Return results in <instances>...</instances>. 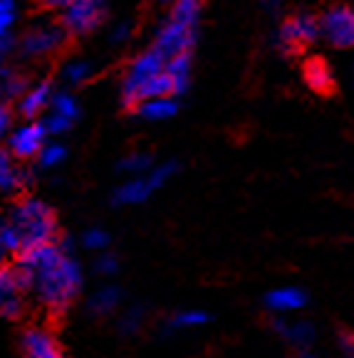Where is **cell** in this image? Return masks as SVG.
Wrapping results in <instances>:
<instances>
[{
	"mask_svg": "<svg viewBox=\"0 0 354 358\" xmlns=\"http://www.w3.org/2000/svg\"><path fill=\"white\" fill-rule=\"evenodd\" d=\"M3 257H6V252H3V250H0V264H3Z\"/></svg>",
	"mask_w": 354,
	"mask_h": 358,
	"instance_id": "8d00e7d4",
	"label": "cell"
},
{
	"mask_svg": "<svg viewBox=\"0 0 354 358\" xmlns=\"http://www.w3.org/2000/svg\"><path fill=\"white\" fill-rule=\"evenodd\" d=\"M18 158L6 151H0V193H15L25 183V171L15 164Z\"/></svg>",
	"mask_w": 354,
	"mask_h": 358,
	"instance_id": "e0dca14e",
	"label": "cell"
},
{
	"mask_svg": "<svg viewBox=\"0 0 354 358\" xmlns=\"http://www.w3.org/2000/svg\"><path fill=\"white\" fill-rule=\"evenodd\" d=\"M18 22V0H0V43L13 40L11 32Z\"/></svg>",
	"mask_w": 354,
	"mask_h": 358,
	"instance_id": "cb8c5ba5",
	"label": "cell"
},
{
	"mask_svg": "<svg viewBox=\"0 0 354 358\" xmlns=\"http://www.w3.org/2000/svg\"><path fill=\"white\" fill-rule=\"evenodd\" d=\"M297 358H322V356H320V353H315V351H310V348H300Z\"/></svg>",
	"mask_w": 354,
	"mask_h": 358,
	"instance_id": "836d02e7",
	"label": "cell"
},
{
	"mask_svg": "<svg viewBox=\"0 0 354 358\" xmlns=\"http://www.w3.org/2000/svg\"><path fill=\"white\" fill-rule=\"evenodd\" d=\"M6 138H8V153L15 156L18 161H27V158H37L40 148L48 141V131H45L43 122L25 119V122L18 124L15 129L11 127Z\"/></svg>",
	"mask_w": 354,
	"mask_h": 358,
	"instance_id": "ba28073f",
	"label": "cell"
},
{
	"mask_svg": "<svg viewBox=\"0 0 354 358\" xmlns=\"http://www.w3.org/2000/svg\"><path fill=\"white\" fill-rule=\"evenodd\" d=\"M151 166H154V158L149 156V153H142V151L129 153L127 158H122V161H119V171H124V173H132V176L147 173Z\"/></svg>",
	"mask_w": 354,
	"mask_h": 358,
	"instance_id": "484cf974",
	"label": "cell"
},
{
	"mask_svg": "<svg viewBox=\"0 0 354 358\" xmlns=\"http://www.w3.org/2000/svg\"><path fill=\"white\" fill-rule=\"evenodd\" d=\"M64 158H67V148L57 141H45V146L37 153V161H40L43 169H57Z\"/></svg>",
	"mask_w": 354,
	"mask_h": 358,
	"instance_id": "603a6c76",
	"label": "cell"
},
{
	"mask_svg": "<svg viewBox=\"0 0 354 358\" xmlns=\"http://www.w3.org/2000/svg\"><path fill=\"white\" fill-rule=\"evenodd\" d=\"M109 0H72L62 10V27L67 35H87L102 25Z\"/></svg>",
	"mask_w": 354,
	"mask_h": 358,
	"instance_id": "5b68a950",
	"label": "cell"
},
{
	"mask_svg": "<svg viewBox=\"0 0 354 358\" xmlns=\"http://www.w3.org/2000/svg\"><path fill=\"white\" fill-rule=\"evenodd\" d=\"M64 27L53 25V22H40L32 30H27L20 37V55L25 57H45V55H53L55 50L62 48L64 43Z\"/></svg>",
	"mask_w": 354,
	"mask_h": 358,
	"instance_id": "9c48e42d",
	"label": "cell"
},
{
	"mask_svg": "<svg viewBox=\"0 0 354 358\" xmlns=\"http://www.w3.org/2000/svg\"><path fill=\"white\" fill-rule=\"evenodd\" d=\"M142 327H144V309H139V306H132L129 311H124V316L119 319V329L124 334H137L142 331Z\"/></svg>",
	"mask_w": 354,
	"mask_h": 358,
	"instance_id": "83f0119b",
	"label": "cell"
},
{
	"mask_svg": "<svg viewBox=\"0 0 354 358\" xmlns=\"http://www.w3.org/2000/svg\"><path fill=\"white\" fill-rule=\"evenodd\" d=\"M302 79H305V85L315 94H322V96H329L334 92V87H337L332 69H329V64L322 57L305 59V64H302Z\"/></svg>",
	"mask_w": 354,
	"mask_h": 358,
	"instance_id": "4fadbf2b",
	"label": "cell"
},
{
	"mask_svg": "<svg viewBox=\"0 0 354 358\" xmlns=\"http://www.w3.org/2000/svg\"><path fill=\"white\" fill-rule=\"evenodd\" d=\"M164 64H166V57L159 50L149 48V50H144V52H139L137 57L132 59V64H129L127 74H124V82H122L124 104L134 106V99H137L139 90L147 85L154 74H159L161 69H164Z\"/></svg>",
	"mask_w": 354,
	"mask_h": 358,
	"instance_id": "277c9868",
	"label": "cell"
},
{
	"mask_svg": "<svg viewBox=\"0 0 354 358\" xmlns=\"http://www.w3.org/2000/svg\"><path fill=\"white\" fill-rule=\"evenodd\" d=\"M11 127H13V111H11V106H8L6 99H0V141L8 136Z\"/></svg>",
	"mask_w": 354,
	"mask_h": 358,
	"instance_id": "f546056e",
	"label": "cell"
},
{
	"mask_svg": "<svg viewBox=\"0 0 354 358\" xmlns=\"http://www.w3.org/2000/svg\"><path fill=\"white\" fill-rule=\"evenodd\" d=\"M273 329L297 348H310L315 341V327L310 322H292L287 316H278L273 322Z\"/></svg>",
	"mask_w": 354,
	"mask_h": 358,
	"instance_id": "9a60e30c",
	"label": "cell"
},
{
	"mask_svg": "<svg viewBox=\"0 0 354 358\" xmlns=\"http://www.w3.org/2000/svg\"><path fill=\"white\" fill-rule=\"evenodd\" d=\"M134 109L147 122H166L179 111V104H176V96H151L134 104Z\"/></svg>",
	"mask_w": 354,
	"mask_h": 358,
	"instance_id": "2e32d148",
	"label": "cell"
},
{
	"mask_svg": "<svg viewBox=\"0 0 354 358\" xmlns=\"http://www.w3.org/2000/svg\"><path fill=\"white\" fill-rule=\"evenodd\" d=\"M0 250H3L6 255L20 252L22 250V240H20V235H18L15 225L8 220V215L0 217Z\"/></svg>",
	"mask_w": 354,
	"mask_h": 358,
	"instance_id": "d4e9b609",
	"label": "cell"
},
{
	"mask_svg": "<svg viewBox=\"0 0 354 358\" xmlns=\"http://www.w3.org/2000/svg\"><path fill=\"white\" fill-rule=\"evenodd\" d=\"M119 301H122V294H119L116 287H102V289H97L95 294L90 296L87 306H90L92 314L107 316V314H111V311H116Z\"/></svg>",
	"mask_w": 354,
	"mask_h": 358,
	"instance_id": "ac0fdd59",
	"label": "cell"
},
{
	"mask_svg": "<svg viewBox=\"0 0 354 358\" xmlns=\"http://www.w3.org/2000/svg\"><path fill=\"white\" fill-rule=\"evenodd\" d=\"M22 353L25 358H64L57 338L43 327H32L22 334Z\"/></svg>",
	"mask_w": 354,
	"mask_h": 358,
	"instance_id": "7c38bea8",
	"label": "cell"
},
{
	"mask_svg": "<svg viewBox=\"0 0 354 358\" xmlns=\"http://www.w3.org/2000/svg\"><path fill=\"white\" fill-rule=\"evenodd\" d=\"M90 74H92V62H87V59H69L62 67V79L64 85L69 87H77L82 82H87Z\"/></svg>",
	"mask_w": 354,
	"mask_h": 358,
	"instance_id": "7402d4cb",
	"label": "cell"
},
{
	"mask_svg": "<svg viewBox=\"0 0 354 358\" xmlns=\"http://www.w3.org/2000/svg\"><path fill=\"white\" fill-rule=\"evenodd\" d=\"M27 82L25 77L11 69L8 64H0V99H18V96L25 92Z\"/></svg>",
	"mask_w": 354,
	"mask_h": 358,
	"instance_id": "d6986e66",
	"label": "cell"
},
{
	"mask_svg": "<svg viewBox=\"0 0 354 358\" xmlns=\"http://www.w3.org/2000/svg\"><path fill=\"white\" fill-rule=\"evenodd\" d=\"M320 37V22L312 13H295L282 22L278 32V45L287 55H297Z\"/></svg>",
	"mask_w": 354,
	"mask_h": 358,
	"instance_id": "8992f818",
	"label": "cell"
},
{
	"mask_svg": "<svg viewBox=\"0 0 354 358\" xmlns=\"http://www.w3.org/2000/svg\"><path fill=\"white\" fill-rule=\"evenodd\" d=\"M27 285L18 267H3L0 264V316L18 319L25 309Z\"/></svg>",
	"mask_w": 354,
	"mask_h": 358,
	"instance_id": "30bf717a",
	"label": "cell"
},
{
	"mask_svg": "<svg viewBox=\"0 0 354 358\" xmlns=\"http://www.w3.org/2000/svg\"><path fill=\"white\" fill-rule=\"evenodd\" d=\"M159 6H174V0H156Z\"/></svg>",
	"mask_w": 354,
	"mask_h": 358,
	"instance_id": "d590c367",
	"label": "cell"
},
{
	"mask_svg": "<svg viewBox=\"0 0 354 358\" xmlns=\"http://www.w3.org/2000/svg\"><path fill=\"white\" fill-rule=\"evenodd\" d=\"M45 8H50V10H64V8L72 3V0H40Z\"/></svg>",
	"mask_w": 354,
	"mask_h": 358,
	"instance_id": "d6a6232c",
	"label": "cell"
},
{
	"mask_svg": "<svg viewBox=\"0 0 354 358\" xmlns=\"http://www.w3.org/2000/svg\"><path fill=\"white\" fill-rule=\"evenodd\" d=\"M82 245L92 252H102V250L109 248V232H104L102 227H90V230L82 235Z\"/></svg>",
	"mask_w": 354,
	"mask_h": 358,
	"instance_id": "4316f807",
	"label": "cell"
},
{
	"mask_svg": "<svg viewBox=\"0 0 354 358\" xmlns=\"http://www.w3.org/2000/svg\"><path fill=\"white\" fill-rule=\"evenodd\" d=\"M282 0H263V6L268 8V10H278V6H280Z\"/></svg>",
	"mask_w": 354,
	"mask_h": 358,
	"instance_id": "e575fe53",
	"label": "cell"
},
{
	"mask_svg": "<svg viewBox=\"0 0 354 358\" xmlns=\"http://www.w3.org/2000/svg\"><path fill=\"white\" fill-rule=\"evenodd\" d=\"M50 114H57L67 122H77L80 119V104L69 92H53V99H50Z\"/></svg>",
	"mask_w": 354,
	"mask_h": 358,
	"instance_id": "44dd1931",
	"label": "cell"
},
{
	"mask_svg": "<svg viewBox=\"0 0 354 358\" xmlns=\"http://www.w3.org/2000/svg\"><path fill=\"white\" fill-rule=\"evenodd\" d=\"M53 92L55 90L50 82H37V85H32V87H25V92L18 96V114H20L22 119H35V116H40L50 106Z\"/></svg>",
	"mask_w": 354,
	"mask_h": 358,
	"instance_id": "5bb4252c",
	"label": "cell"
},
{
	"mask_svg": "<svg viewBox=\"0 0 354 358\" xmlns=\"http://www.w3.org/2000/svg\"><path fill=\"white\" fill-rule=\"evenodd\" d=\"M339 343H342V348L347 351V356L354 358V334H344V336L339 338Z\"/></svg>",
	"mask_w": 354,
	"mask_h": 358,
	"instance_id": "1f68e13d",
	"label": "cell"
},
{
	"mask_svg": "<svg viewBox=\"0 0 354 358\" xmlns=\"http://www.w3.org/2000/svg\"><path fill=\"white\" fill-rule=\"evenodd\" d=\"M320 35L332 48H354V6H332L318 17Z\"/></svg>",
	"mask_w": 354,
	"mask_h": 358,
	"instance_id": "52a82bcc",
	"label": "cell"
},
{
	"mask_svg": "<svg viewBox=\"0 0 354 358\" xmlns=\"http://www.w3.org/2000/svg\"><path fill=\"white\" fill-rule=\"evenodd\" d=\"M265 309L273 311L275 316H290L295 311H302L310 301L307 292L302 287L285 285V287H275L265 294Z\"/></svg>",
	"mask_w": 354,
	"mask_h": 358,
	"instance_id": "8fae6325",
	"label": "cell"
},
{
	"mask_svg": "<svg viewBox=\"0 0 354 358\" xmlns=\"http://www.w3.org/2000/svg\"><path fill=\"white\" fill-rule=\"evenodd\" d=\"M176 173V164H161L151 166L147 173L132 176L127 183H122L114 190V203L116 206H139L147 203L159 188H164Z\"/></svg>",
	"mask_w": 354,
	"mask_h": 358,
	"instance_id": "3957f363",
	"label": "cell"
},
{
	"mask_svg": "<svg viewBox=\"0 0 354 358\" xmlns=\"http://www.w3.org/2000/svg\"><path fill=\"white\" fill-rule=\"evenodd\" d=\"M95 269L100 274L111 277V274H116V269H119V259H116L111 252H102L100 257H97V262H95Z\"/></svg>",
	"mask_w": 354,
	"mask_h": 358,
	"instance_id": "f1b7e54d",
	"label": "cell"
},
{
	"mask_svg": "<svg viewBox=\"0 0 354 358\" xmlns=\"http://www.w3.org/2000/svg\"><path fill=\"white\" fill-rule=\"evenodd\" d=\"M18 269H20L27 289L50 311L67 309L82 289L80 262L55 243L20 250Z\"/></svg>",
	"mask_w": 354,
	"mask_h": 358,
	"instance_id": "6da1fadb",
	"label": "cell"
},
{
	"mask_svg": "<svg viewBox=\"0 0 354 358\" xmlns=\"http://www.w3.org/2000/svg\"><path fill=\"white\" fill-rule=\"evenodd\" d=\"M129 35H132V22H116V25L111 27V32H109L111 43H114V45L127 43Z\"/></svg>",
	"mask_w": 354,
	"mask_h": 358,
	"instance_id": "4dcf8cb0",
	"label": "cell"
},
{
	"mask_svg": "<svg viewBox=\"0 0 354 358\" xmlns=\"http://www.w3.org/2000/svg\"><path fill=\"white\" fill-rule=\"evenodd\" d=\"M211 322V316L201 309H186V311H176L171 316L169 329L171 331H191V329H198V327H206Z\"/></svg>",
	"mask_w": 354,
	"mask_h": 358,
	"instance_id": "ffe728a7",
	"label": "cell"
},
{
	"mask_svg": "<svg viewBox=\"0 0 354 358\" xmlns=\"http://www.w3.org/2000/svg\"><path fill=\"white\" fill-rule=\"evenodd\" d=\"M8 220L15 225L18 235L22 240V250L32 245L53 243L55 232H57V220L48 203L40 198H22L8 213Z\"/></svg>",
	"mask_w": 354,
	"mask_h": 358,
	"instance_id": "7a4b0ae2",
	"label": "cell"
}]
</instances>
